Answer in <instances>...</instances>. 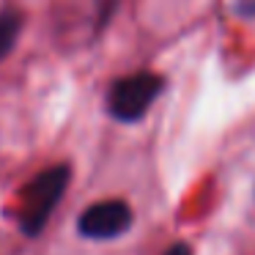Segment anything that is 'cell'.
Returning <instances> with one entry per match:
<instances>
[{"label": "cell", "instance_id": "1", "mask_svg": "<svg viewBox=\"0 0 255 255\" xmlns=\"http://www.w3.org/2000/svg\"><path fill=\"white\" fill-rule=\"evenodd\" d=\"M66 184H69V167L58 165V167H47L44 173H39L22 189V195H19V225H22V231L28 236H36L44 228L52 209H55L58 200L66 192Z\"/></svg>", "mask_w": 255, "mask_h": 255}, {"label": "cell", "instance_id": "2", "mask_svg": "<svg viewBox=\"0 0 255 255\" xmlns=\"http://www.w3.org/2000/svg\"><path fill=\"white\" fill-rule=\"evenodd\" d=\"M162 91V77L151 72L129 74V77L118 80L110 88V113L121 121H137L148 113V107L154 105V99Z\"/></svg>", "mask_w": 255, "mask_h": 255}, {"label": "cell", "instance_id": "3", "mask_svg": "<svg viewBox=\"0 0 255 255\" xmlns=\"http://www.w3.org/2000/svg\"><path fill=\"white\" fill-rule=\"evenodd\" d=\"M132 225V209L124 200H102L83 211L77 228L88 239H116Z\"/></svg>", "mask_w": 255, "mask_h": 255}, {"label": "cell", "instance_id": "4", "mask_svg": "<svg viewBox=\"0 0 255 255\" xmlns=\"http://www.w3.org/2000/svg\"><path fill=\"white\" fill-rule=\"evenodd\" d=\"M19 30H22V19H19V14H14V11L0 14V61L14 50Z\"/></svg>", "mask_w": 255, "mask_h": 255}, {"label": "cell", "instance_id": "5", "mask_svg": "<svg viewBox=\"0 0 255 255\" xmlns=\"http://www.w3.org/2000/svg\"><path fill=\"white\" fill-rule=\"evenodd\" d=\"M165 255H192V250H189L187 244H173V247L167 250Z\"/></svg>", "mask_w": 255, "mask_h": 255}]
</instances>
